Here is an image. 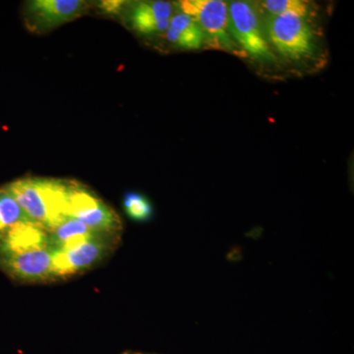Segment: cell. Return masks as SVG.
<instances>
[{
  "mask_svg": "<svg viewBox=\"0 0 354 354\" xmlns=\"http://www.w3.org/2000/svg\"><path fill=\"white\" fill-rule=\"evenodd\" d=\"M106 249V243L99 237L72 248L53 249L51 274L64 278L88 269L101 259Z\"/></svg>",
  "mask_w": 354,
  "mask_h": 354,
  "instance_id": "obj_6",
  "label": "cell"
},
{
  "mask_svg": "<svg viewBox=\"0 0 354 354\" xmlns=\"http://www.w3.org/2000/svg\"><path fill=\"white\" fill-rule=\"evenodd\" d=\"M94 230L82 221L67 216L59 225L48 232L50 245L53 249H68L99 237Z\"/></svg>",
  "mask_w": 354,
  "mask_h": 354,
  "instance_id": "obj_12",
  "label": "cell"
},
{
  "mask_svg": "<svg viewBox=\"0 0 354 354\" xmlns=\"http://www.w3.org/2000/svg\"><path fill=\"white\" fill-rule=\"evenodd\" d=\"M67 216L82 221L97 234L118 230L120 221L113 209L80 185H69Z\"/></svg>",
  "mask_w": 354,
  "mask_h": 354,
  "instance_id": "obj_5",
  "label": "cell"
},
{
  "mask_svg": "<svg viewBox=\"0 0 354 354\" xmlns=\"http://www.w3.org/2000/svg\"><path fill=\"white\" fill-rule=\"evenodd\" d=\"M123 207L127 216L139 223L149 221L153 216L152 204L140 193H127L123 198Z\"/></svg>",
  "mask_w": 354,
  "mask_h": 354,
  "instance_id": "obj_15",
  "label": "cell"
},
{
  "mask_svg": "<svg viewBox=\"0 0 354 354\" xmlns=\"http://www.w3.org/2000/svg\"><path fill=\"white\" fill-rule=\"evenodd\" d=\"M125 3H127V2L120 1V0H116V1H114V0H109V1H102L101 3L99 4V6L101 7L104 12L118 14L122 10L123 7L127 6Z\"/></svg>",
  "mask_w": 354,
  "mask_h": 354,
  "instance_id": "obj_16",
  "label": "cell"
},
{
  "mask_svg": "<svg viewBox=\"0 0 354 354\" xmlns=\"http://www.w3.org/2000/svg\"><path fill=\"white\" fill-rule=\"evenodd\" d=\"M165 39L176 48L186 50H199L206 44L204 32L196 21L181 11L172 15Z\"/></svg>",
  "mask_w": 354,
  "mask_h": 354,
  "instance_id": "obj_11",
  "label": "cell"
},
{
  "mask_svg": "<svg viewBox=\"0 0 354 354\" xmlns=\"http://www.w3.org/2000/svg\"><path fill=\"white\" fill-rule=\"evenodd\" d=\"M24 221L30 220L26 216L19 204L6 189L0 191V239L14 225Z\"/></svg>",
  "mask_w": 354,
  "mask_h": 354,
  "instance_id": "obj_13",
  "label": "cell"
},
{
  "mask_svg": "<svg viewBox=\"0 0 354 354\" xmlns=\"http://www.w3.org/2000/svg\"><path fill=\"white\" fill-rule=\"evenodd\" d=\"M86 6L80 0H34L27 10L37 27L55 28L80 16Z\"/></svg>",
  "mask_w": 354,
  "mask_h": 354,
  "instance_id": "obj_8",
  "label": "cell"
},
{
  "mask_svg": "<svg viewBox=\"0 0 354 354\" xmlns=\"http://www.w3.org/2000/svg\"><path fill=\"white\" fill-rule=\"evenodd\" d=\"M50 247L48 232L31 221H21L0 239V256Z\"/></svg>",
  "mask_w": 354,
  "mask_h": 354,
  "instance_id": "obj_10",
  "label": "cell"
},
{
  "mask_svg": "<svg viewBox=\"0 0 354 354\" xmlns=\"http://www.w3.org/2000/svg\"><path fill=\"white\" fill-rule=\"evenodd\" d=\"M268 35L276 50L290 59H302L313 51L311 27L306 18L297 14L272 16L268 22Z\"/></svg>",
  "mask_w": 354,
  "mask_h": 354,
  "instance_id": "obj_4",
  "label": "cell"
},
{
  "mask_svg": "<svg viewBox=\"0 0 354 354\" xmlns=\"http://www.w3.org/2000/svg\"><path fill=\"white\" fill-rule=\"evenodd\" d=\"M32 223L50 232L67 218L69 185L48 178H23L4 188Z\"/></svg>",
  "mask_w": 354,
  "mask_h": 354,
  "instance_id": "obj_1",
  "label": "cell"
},
{
  "mask_svg": "<svg viewBox=\"0 0 354 354\" xmlns=\"http://www.w3.org/2000/svg\"><path fill=\"white\" fill-rule=\"evenodd\" d=\"M172 15L174 6L171 2L138 1L130 6L127 21L130 27L139 34L151 36L167 31Z\"/></svg>",
  "mask_w": 354,
  "mask_h": 354,
  "instance_id": "obj_7",
  "label": "cell"
},
{
  "mask_svg": "<svg viewBox=\"0 0 354 354\" xmlns=\"http://www.w3.org/2000/svg\"><path fill=\"white\" fill-rule=\"evenodd\" d=\"M257 6L272 16L292 13L306 17L310 12V3L302 0H265L257 2Z\"/></svg>",
  "mask_w": 354,
  "mask_h": 354,
  "instance_id": "obj_14",
  "label": "cell"
},
{
  "mask_svg": "<svg viewBox=\"0 0 354 354\" xmlns=\"http://www.w3.org/2000/svg\"><path fill=\"white\" fill-rule=\"evenodd\" d=\"M228 14L232 38L247 57L260 62H274V53L266 38L255 7L246 1H232L228 4Z\"/></svg>",
  "mask_w": 354,
  "mask_h": 354,
  "instance_id": "obj_3",
  "label": "cell"
},
{
  "mask_svg": "<svg viewBox=\"0 0 354 354\" xmlns=\"http://www.w3.org/2000/svg\"><path fill=\"white\" fill-rule=\"evenodd\" d=\"M181 12L196 21L209 48L227 51L237 57L247 55L230 32L228 4L221 0H183L178 2Z\"/></svg>",
  "mask_w": 354,
  "mask_h": 354,
  "instance_id": "obj_2",
  "label": "cell"
},
{
  "mask_svg": "<svg viewBox=\"0 0 354 354\" xmlns=\"http://www.w3.org/2000/svg\"><path fill=\"white\" fill-rule=\"evenodd\" d=\"M2 262L8 271L25 281H41L53 277V248L35 249L26 252L3 256Z\"/></svg>",
  "mask_w": 354,
  "mask_h": 354,
  "instance_id": "obj_9",
  "label": "cell"
}]
</instances>
